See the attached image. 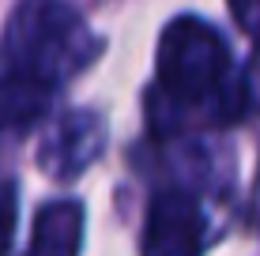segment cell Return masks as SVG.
Segmentation results:
<instances>
[{
  "instance_id": "cell-1",
  "label": "cell",
  "mask_w": 260,
  "mask_h": 256,
  "mask_svg": "<svg viewBox=\"0 0 260 256\" xmlns=\"http://www.w3.org/2000/svg\"><path fill=\"white\" fill-rule=\"evenodd\" d=\"M83 15L64 0H23L0 42V128L26 132L49 113L57 87L98 57Z\"/></svg>"
},
{
  "instance_id": "cell-2",
  "label": "cell",
  "mask_w": 260,
  "mask_h": 256,
  "mask_svg": "<svg viewBox=\"0 0 260 256\" xmlns=\"http://www.w3.org/2000/svg\"><path fill=\"white\" fill-rule=\"evenodd\" d=\"M158 94L170 105V121L181 113H204L208 121H238L245 113V91L234 83V60L219 30L196 15H181L158 42Z\"/></svg>"
},
{
  "instance_id": "cell-7",
  "label": "cell",
  "mask_w": 260,
  "mask_h": 256,
  "mask_svg": "<svg viewBox=\"0 0 260 256\" xmlns=\"http://www.w3.org/2000/svg\"><path fill=\"white\" fill-rule=\"evenodd\" d=\"M226 4H230V15L238 19L241 30L260 42V0H226Z\"/></svg>"
},
{
  "instance_id": "cell-3",
  "label": "cell",
  "mask_w": 260,
  "mask_h": 256,
  "mask_svg": "<svg viewBox=\"0 0 260 256\" xmlns=\"http://www.w3.org/2000/svg\"><path fill=\"white\" fill-rule=\"evenodd\" d=\"M106 125L91 109H72L57 121L38 147V166L53 181H72L102 155Z\"/></svg>"
},
{
  "instance_id": "cell-4",
  "label": "cell",
  "mask_w": 260,
  "mask_h": 256,
  "mask_svg": "<svg viewBox=\"0 0 260 256\" xmlns=\"http://www.w3.org/2000/svg\"><path fill=\"white\" fill-rule=\"evenodd\" d=\"M204 249V211L181 189H166L151 200L143 256H200Z\"/></svg>"
},
{
  "instance_id": "cell-6",
  "label": "cell",
  "mask_w": 260,
  "mask_h": 256,
  "mask_svg": "<svg viewBox=\"0 0 260 256\" xmlns=\"http://www.w3.org/2000/svg\"><path fill=\"white\" fill-rule=\"evenodd\" d=\"M15 218H19L15 181H0V256H8V249L15 241Z\"/></svg>"
},
{
  "instance_id": "cell-5",
  "label": "cell",
  "mask_w": 260,
  "mask_h": 256,
  "mask_svg": "<svg viewBox=\"0 0 260 256\" xmlns=\"http://www.w3.org/2000/svg\"><path fill=\"white\" fill-rule=\"evenodd\" d=\"M79 241H83V207L72 200L46 204L34 218L26 256H76Z\"/></svg>"
}]
</instances>
